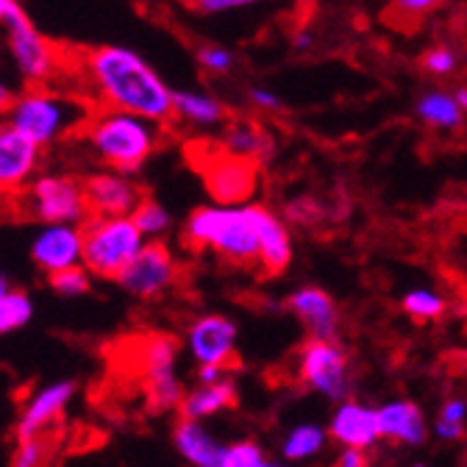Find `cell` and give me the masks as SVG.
Wrapping results in <instances>:
<instances>
[{
	"mask_svg": "<svg viewBox=\"0 0 467 467\" xmlns=\"http://www.w3.org/2000/svg\"><path fill=\"white\" fill-rule=\"evenodd\" d=\"M76 70L95 109L126 111L156 126L172 120V87L134 47L98 45L81 50Z\"/></svg>",
	"mask_w": 467,
	"mask_h": 467,
	"instance_id": "obj_1",
	"label": "cell"
},
{
	"mask_svg": "<svg viewBox=\"0 0 467 467\" xmlns=\"http://www.w3.org/2000/svg\"><path fill=\"white\" fill-rule=\"evenodd\" d=\"M265 206H198L184 223V243L192 251H212L231 265L259 262V220Z\"/></svg>",
	"mask_w": 467,
	"mask_h": 467,
	"instance_id": "obj_2",
	"label": "cell"
},
{
	"mask_svg": "<svg viewBox=\"0 0 467 467\" xmlns=\"http://www.w3.org/2000/svg\"><path fill=\"white\" fill-rule=\"evenodd\" d=\"M92 111L95 106L76 92H62L56 87H26L17 92L4 120H9L39 148H50L73 134H81Z\"/></svg>",
	"mask_w": 467,
	"mask_h": 467,
	"instance_id": "obj_3",
	"label": "cell"
},
{
	"mask_svg": "<svg viewBox=\"0 0 467 467\" xmlns=\"http://www.w3.org/2000/svg\"><path fill=\"white\" fill-rule=\"evenodd\" d=\"M81 140L106 170L134 175L156 153L161 126L126 111L95 109L81 129Z\"/></svg>",
	"mask_w": 467,
	"mask_h": 467,
	"instance_id": "obj_4",
	"label": "cell"
},
{
	"mask_svg": "<svg viewBox=\"0 0 467 467\" xmlns=\"http://www.w3.org/2000/svg\"><path fill=\"white\" fill-rule=\"evenodd\" d=\"M84 267L95 278L117 281L126 267L145 248V237L140 234L131 217H89L84 225Z\"/></svg>",
	"mask_w": 467,
	"mask_h": 467,
	"instance_id": "obj_5",
	"label": "cell"
},
{
	"mask_svg": "<svg viewBox=\"0 0 467 467\" xmlns=\"http://www.w3.org/2000/svg\"><path fill=\"white\" fill-rule=\"evenodd\" d=\"M20 198L26 214L42 225H84L92 217L84 182L70 172H39Z\"/></svg>",
	"mask_w": 467,
	"mask_h": 467,
	"instance_id": "obj_6",
	"label": "cell"
},
{
	"mask_svg": "<svg viewBox=\"0 0 467 467\" xmlns=\"http://www.w3.org/2000/svg\"><path fill=\"white\" fill-rule=\"evenodd\" d=\"M203 156L195 161L206 192L220 206H245L259 190V164L225 153L217 142H198Z\"/></svg>",
	"mask_w": 467,
	"mask_h": 467,
	"instance_id": "obj_7",
	"label": "cell"
},
{
	"mask_svg": "<svg viewBox=\"0 0 467 467\" xmlns=\"http://www.w3.org/2000/svg\"><path fill=\"white\" fill-rule=\"evenodd\" d=\"M6 53L28 87H56V81H62L70 70L67 53L31 20L6 31Z\"/></svg>",
	"mask_w": 467,
	"mask_h": 467,
	"instance_id": "obj_8",
	"label": "cell"
},
{
	"mask_svg": "<svg viewBox=\"0 0 467 467\" xmlns=\"http://www.w3.org/2000/svg\"><path fill=\"white\" fill-rule=\"evenodd\" d=\"M140 376L145 395L156 412L179 409L184 400V384L175 370V339L164 334L145 337L140 345Z\"/></svg>",
	"mask_w": 467,
	"mask_h": 467,
	"instance_id": "obj_9",
	"label": "cell"
},
{
	"mask_svg": "<svg viewBox=\"0 0 467 467\" xmlns=\"http://www.w3.org/2000/svg\"><path fill=\"white\" fill-rule=\"evenodd\" d=\"M298 376L301 381L320 392L328 400H348L350 395V373H348V357L337 342H306L301 348L298 359Z\"/></svg>",
	"mask_w": 467,
	"mask_h": 467,
	"instance_id": "obj_10",
	"label": "cell"
},
{
	"mask_svg": "<svg viewBox=\"0 0 467 467\" xmlns=\"http://www.w3.org/2000/svg\"><path fill=\"white\" fill-rule=\"evenodd\" d=\"M179 281V262L164 243H145L137 259L126 267V273L117 278L129 296L153 301L170 292Z\"/></svg>",
	"mask_w": 467,
	"mask_h": 467,
	"instance_id": "obj_11",
	"label": "cell"
},
{
	"mask_svg": "<svg viewBox=\"0 0 467 467\" xmlns=\"http://www.w3.org/2000/svg\"><path fill=\"white\" fill-rule=\"evenodd\" d=\"M39 164L42 148L9 120H0V198L23 195L39 175Z\"/></svg>",
	"mask_w": 467,
	"mask_h": 467,
	"instance_id": "obj_12",
	"label": "cell"
},
{
	"mask_svg": "<svg viewBox=\"0 0 467 467\" xmlns=\"http://www.w3.org/2000/svg\"><path fill=\"white\" fill-rule=\"evenodd\" d=\"M237 323L225 315H201L187 328V350L198 368H228L237 357Z\"/></svg>",
	"mask_w": 467,
	"mask_h": 467,
	"instance_id": "obj_13",
	"label": "cell"
},
{
	"mask_svg": "<svg viewBox=\"0 0 467 467\" xmlns=\"http://www.w3.org/2000/svg\"><path fill=\"white\" fill-rule=\"evenodd\" d=\"M84 192L92 217H131L134 209L148 198L131 175L117 170H98L87 175Z\"/></svg>",
	"mask_w": 467,
	"mask_h": 467,
	"instance_id": "obj_14",
	"label": "cell"
},
{
	"mask_svg": "<svg viewBox=\"0 0 467 467\" xmlns=\"http://www.w3.org/2000/svg\"><path fill=\"white\" fill-rule=\"evenodd\" d=\"M76 398V381H50L36 387L17 418V440L20 437H36V434H53V429L62 423L65 412Z\"/></svg>",
	"mask_w": 467,
	"mask_h": 467,
	"instance_id": "obj_15",
	"label": "cell"
},
{
	"mask_svg": "<svg viewBox=\"0 0 467 467\" xmlns=\"http://www.w3.org/2000/svg\"><path fill=\"white\" fill-rule=\"evenodd\" d=\"M31 259L45 275H56L84 262L81 225H42L31 240Z\"/></svg>",
	"mask_w": 467,
	"mask_h": 467,
	"instance_id": "obj_16",
	"label": "cell"
},
{
	"mask_svg": "<svg viewBox=\"0 0 467 467\" xmlns=\"http://www.w3.org/2000/svg\"><path fill=\"white\" fill-rule=\"evenodd\" d=\"M289 309L304 323L312 342H337L339 312L328 292L320 286H301L289 296Z\"/></svg>",
	"mask_w": 467,
	"mask_h": 467,
	"instance_id": "obj_17",
	"label": "cell"
},
{
	"mask_svg": "<svg viewBox=\"0 0 467 467\" xmlns=\"http://www.w3.org/2000/svg\"><path fill=\"white\" fill-rule=\"evenodd\" d=\"M328 434L342 442L345 448H359L368 451L379 442V409H370L357 400H342L337 412L331 415Z\"/></svg>",
	"mask_w": 467,
	"mask_h": 467,
	"instance_id": "obj_18",
	"label": "cell"
},
{
	"mask_svg": "<svg viewBox=\"0 0 467 467\" xmlns=\"http://www.w3.org/2000/svg\"><path fill=\"white\" fill-rule=\"evenodd\" d=\"M172 445L190 467H223L225 445L201 423V420H179L172 429Z\"/></svg>",
	"mask_w": 467,
	"mask_h": 467,
	"instance_id": "obj_19",
	"label": "cell"
},
{
	"mask_svg": "<svg viewBox=\"0 0 467 467\" xmlns=\"http://www.w3.org/2000/svg\"><path fill=\"white\" fill-rule=\"evenodd\" d=\"M240 403V389H237V381L234 376H225L220 381H212V384H198L195 389H190L179 406V412L184 420H206L212 415H220L225 409L237 406Z\"/></svg>",
	"mask_w": 467,
	"mask_h": 467,
	"instance_id": "obj_20",
	"label": "cell"
},
{
	"mask_svg": "<svg viewBox=\"0 0 467 467\" xmlns=\"http://www.w3.org/2000/svg\"><path fill=\"white\" fill-rule=\"evenodd\" d=\"M379 434L406 445H423L429 429L423 412L412 400H392L379 409Z\"/></svg>",
	"mask_w": 467,
	"mask_h": 467,
	"instance_id": "obj_21",
	"label": "cell"
},
{
	"mask_svg": "<svg viewBox=\"0 0 467 467\" xmlns=\"http://www.w3.org/2000/svg\"><path fill=\"white\" fill-rule=\"evenodd\" d=\"M217 145L231 156L251 159L256 164L267 161L273 156V150H275L273 137L254 120H231V123H225Z\"/></svg>",
	"mask_w": 467,
	"mask_h": 467,
	"instance_id": "obj_22",
	"label": "cell"
},
{
	"mask_svg": "<svg viewBox=\"0 0 467 467\" xmlns=\"http://www.w3.org/2000/svg\"><path fill=\"white\" fill-rule=\"evenodd\" d=\"M172 117L192 129H220L228 123L225 106L201 89H172Z\"/></svg>",
	"mask_w": 467,
	"mask_h": 467,
	"instance_id": "obj_23",
	"label": "cell"
},
{
	"mask_svg": "<svg viewBox=\"0 0 467 467\" xmlns=\"http://www.w3.org/2000/svg\"><path fill=\"white\" fill-rule=\"evenodd\" d=\"M292 259V243L286 225L265 206L259 220V265L267 275H278L286 270Z\"/></svg>",
	"mask_w": 467,
	"mask_h": 467,
	"instance_id": "obj_24",
	"label": "cell"
},
{
	"mask_svg": "<svg viewBox=\"0 0 467 467\" xmlns=\"http://www.w3.org/2000/svg\"><path fill=\"white\" fill-rule=\"evenodd\" d=\"M415 114L431 129H459L464 120V111L459 109L453 92L445 89H426L418 100H415Z\"/></svg>",
	"mask_w": 467,
	"mask_h": 467,
	"instance_id": "obj_25",
	"label": "cell"
},
{
	"mask_svg": "<svg viewBox=\"0 0 467 467\" xmlns=\"http://www.w3.org/2000/svg\"><path fill=\"white\" fill-rule=\"evenodd\" d=\"M323 448H326V429H320L317 423H301L284 437L281 453L289 462H304L317 456Z\"/></svg>",
	"mask_w": 467,
	"mask_h": 467,
	"instance_id": "obj_26",
	"label": "cell"
},
{
	"mask_svg": "<svg viewBox=\"0 0 467 467\" xmlns=\"http://www.w3.org/2000/svg\"><path fill=\"white\" fill-rule=\"evenodd\" d=\"M58 440L56 434L20 437L12 451V467H50L56 459Z\"/></svg>",
	"mask_w": 467,
	"mask_h": 467,
	"instance_id": "obj_27",
	"label": "cell"
},
{
	"mask_svg": "<svg viewBox=\"0 0 467 467\" xmlns=\"http://www.w3.org/2000/svg\"><path fill=\"white\" fill-rule=\"evenodd\" d=\"M131 220L137 223V228H140V234L148 240V243H159L164 234L172 228V214L159 203V201H153V198H145L137 209H134V214H131Z\"/></svg>",
	"mask_w": 467,
	"mask_h": 467,
	"instance_id": "obj_28",
	"label": "cell"
},
{
	"mask_svg": "<svg viewBox=\"0 0 467 467\" xmlns=\"http://www.w3.org/2000/svg\"><path fill=\"white\" fill-rule=\"evenodd\" d=\"M34 317V301L26 289H9L6 298L0 301V334H12L28 326Z\"/></svg>",
	"mask_w": 467,
	"mask_h": 467,
	"instance_id": "obj_29",
	"label": "cell"
},
{
	"mask_svg": "<svg viewBox=\"0 0 467 467\" xmlns=\"http://www.w3.org/2000/svg\"><path fill=\"white\" fill-rule=\"evenodd\" d=\"M403 312L415 320H434L445 312V301L434 289L420 286V289H412L403 296Z\"/></svg>",
	"mask_w": 467,
	"mask_h": 467,
	"instance_id": "obj_30",
	"label": "cell"
},
{
	"mask_svg": "<svg viewBox=\"0 0 467 467\" xmlns=\"http://www.w3.org/2000/svg\"><path fill=\"white\" fill-rule=\"evenodd\" d=\"M47 281H50V289L56 292V296H62V298H81L92 289V275L87 273L84 265L62 270L56 275H47Z\"/></svg>",
	"mask_w": 467,
	"mask_h": 467,
	"instance_id": "obj_31",
	"label": "cell"
},
{
	"mask_svg": "<svg viewBox=\"0 0 467 467\" xmlns=\"http://www.w3.org/2000/svg\"><path fill=\"white\" fill-rule=\"evenodd\" d=\"M420 67L434 78H448L459 70V53L451 45H431L420 56Z\"/></svg>",
	"mask_w": 467,
	"mask_h": 467,
	"instance_id": "obj_32",
	"label": "cell"
},
{
	"mask_svg": "<svg viewBox=\"0 0 467 467\" xmlns=\"http://www.w3.org/2000/svg\"><path fill=\"white\" fill-rule=\"evenodd\" d=\"M265 462V451L254 440H237L225 445L223 467H262Z\"/></svg>",
	"mask_w": 467,
	"mask_h": 467,
	"instance_id": "obj_33",
	"label": "cell"
},
{
	"mask_svg": "<svg viewBox=\"0 0 467 467\" xmlns=\"http://www.w3.org/2000/svg\"><path fill=\"white\" fill-rule=\"evenodd\" d=\"M445 0H392L389 15L395 23H418L423 17H429L431 12H437Z\"/></svg>",
	"mask_w": 467,
	"mask_h": 467,
	"instance_id": "obj_34",
	"label": "cell"
},
{
	"mask_svg": "<svg viewBox=\"0 0 467 467\" xmlns=\"http://www.w3.org/2000/svg\"><path fill=\"white\" fill-rule=\"evenodd\" d=\"M198 65L212 76H225L237 65V56L223 45H203L198 47Z\"/></svg>",
	"mask_w": 467,
	"mask_h": 467,
	"instance_id": "obj_35",
	"label": "cell"
},
{
	"mask_svg": "<svg viewBox=\"0 0 467 467\" xmlns=\"http://www.w3.org/2000/svg\"><path fill=\"white\" fill-rule=\"evenodd\" d=\"M265 4V0H192L195 12L201 15H223V12H234V9H248Z\"/></svg>",
	"mask_w": 467,
	"mask_h": 467,
	"instance_id": "obj_36",
	"label": "cell"
},
{
	"mask_svg": "<svg viewBox=\"0 0 467 467\" xmlns=\"http://www.w3.org/2000/svg\"><path fill=\"white\" fill-rule=\"evenodd\" d=\"M23 23H28V12L20 0H0V28L12 31Z\"/></svg>",
	"mask_w": 467,
	"mask_h": 467,
	"instance_id": "obj_37",
	"label": "cell"
},
{
	"mask_svg": "<svg viewBox=\"0 0 467 467\" xmlns=\"http://www.w3.org/2000/svg\"><path fill=\"white\" fill-rule=\"evenodd\" d=\"M248 100H251L256 109H262V111H284V109H286L284 100H281L273 89H267V87H251V89H248Z\"/></svg>",
	"mask_w": 467,
	"mask_h": 467,
	"instance_id": "obj_38",
	"label": "cell"
},
{
	"mask_svg": "<svg viewBox=\"0 0 467 467\" xmlns=\"http://www.w3.org/2000/svg\"><path fill=\"white\" fill-rule=\"evenodd\" d=\"M331 467H370V459L359 448H342Z\"/></svg>",
	"mask_w": 467,
	"mask_h": 467,
	"instance_id": "obj_39",
	"label": "cell"
},
{
	"mask_svg": "<svg viewBox=\"0 0 467 467\" xmlns=\"http://www.w3.org/2000/svg\"><path fill=\"white\" fill-rule=\"evenodd\" d=\"M464 418H467V403L459 400V398H451L442 403L440 409V420H448V423H462L464 426Z\"/></svg>",
	"mask_w": 467,
	"mask_h": 467,
	"instance_id": "obj_40",
	"label": "cell"
},
{
	"mask_svg": "<svg viewBox=\"0 0 467 467\" xmlns=\"http://www.w3.org/2000/svg\"><path fill=\"white\" fill-rule=\"evenodd\" d=\"M434 434H437L440 440H462V437H464V426H462V423H448V420H440V418H437Z\"/></svg>",
	"mask_w": 467,
	"mask_h": 467,
	"instance_id": "obj_41",
	"label": "cell"
},
{
	"mask_svg": "<svg viewBox=\"0 0 467 467\" xmlns=\"http://www.w3.org/2000/svg\"><path fill=\"white\" fill-rule=\"evenodd\" d=\"M15 98H17L15 87H12L4 76H0V117H6V111L12 109Z\"/></svg>",
	"mask_w": 467,
	"mask_h": 467,
	"instance_id": "obj_42",
	"label": "cell"
},
{
	"mask_svg": "<svg viewBox=\"0 0 467 467\" xmlns=\"http://www.w3.org/2000/svg\"><path fill=\"white\" fill-rule=\"evenodd\" d=\"M289 42H292V47H296V50H309L315 45V34L312 31H298Z\"/></svg>",
	"mask_w": 467,
	"mask_h": 467,
	"instance_id": "obj_43",
	"label": "cell"
},
{
	"mask_svg": "<svg viewBox=\"0 0 467 467\" xmlns=\"http://www.w3.org/2000/svg\"><path fill=\"white\" fill-rule=\"evenodd\" d=\"M453 98H456L459 109L467 114V87H456V89H453Z\"/></svg>",
	"mask_w": 467,
	"mask_h": 467,
	"instance_id": "obj_44",
	"label": "cell"
},
{
	"mask_svg": "<svg viewBox=\"0 0 467 467\" xmlns=\"http://www.w3.org/2000/svg\"><path fill=\"white\" fill-rule=\"evenodd\" d=\"M12 289V284H9V278L6 275H0V301H4L6 298V292Z\"/></svg>",
	"mask_w": 467,
	"mask_h": 467,
	"instance_id": "obj_45",
	"label": "cell"
},
{
	"mask_svg": "<svg viewBox=\"0 0 467 467\" xmlns=\"http://www.w3.org/2000/svg\"><path fill=\"white\" fill-rule=\"evenodd\" d=\"M262 467H286V464H275V462H265Z\"/></svg>",
	"mask_w": 467,
	"mask_h": 467,
	"instance_id": "obj_46",
	"label": "cell"
},
{
	"mask_svg": "<svg viewBox=\"0 0 467 467\" xmlns=\"http://www.w3.org/2000/svg\"><path fill=\"white\" fill-rule=\"evenodd\" d=\"M412 467H426V464H412Z\"/></svg>",
	"mask_w": 467,
	"mask_h": 467,
	"instance_id": "obj_47",
	"label": "cell"
}]
</instances>
